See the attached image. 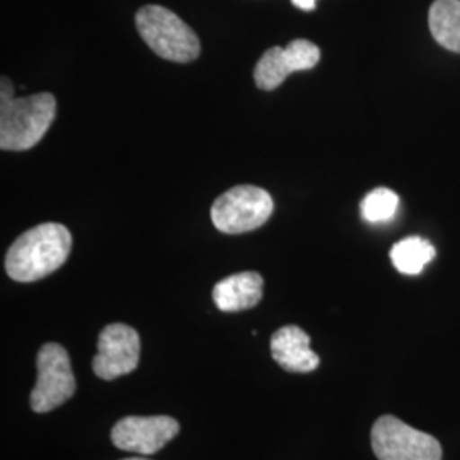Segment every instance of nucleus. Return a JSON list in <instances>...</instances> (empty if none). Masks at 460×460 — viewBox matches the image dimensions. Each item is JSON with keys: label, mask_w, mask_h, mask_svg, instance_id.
<instances>
[{"label": "nucleus", "mask_w": 460, "mask_h": 460, "mask_svg": "<svg viewBox=\"0 0 460 460\" xmlns=\"http://www.w3.org/2000/svg\"><path fill=\"white\" fill-rule=\"evenodd\" d=\"M180 431V425L171 416H127L111 429L113 444L142 456L159 452Z\"/></svg>", "instance_id": "obj_9"}, {"label": "nucleus", "mask_w": 460, "mask_h": 460, "mask_svg": "<svg viewBox=\"0 0 460 460\" xmlns=\"http://www.w3.org/2000/svg\"><path fill=\"white\" fill-rule=\"evenodd\" d=\"M429 31L444 49L460 53V0H437L429 7Z\"/></svg>", "instance_id": "obj_12"}, {"label": "nucleus", "mask_w": 460, "mask_h": 460, "mask_svg": "<svg viewBox=\"0 0 460 460\" xmlns=\"http://www.w3.org/2000/svg\"><path fill=\"white\" fill-rule=\"evenodd\" d=\"M292 4L302 11H314L315 9V0H292Z\"/></svg>", "instance_id": "obj_15"}, {"label": "nucleus", "mask_w": 460, "mask_h": 460, "mask_svg": "<svg viewBox=\"0 0 460 460\" xmlns=\"http://www.w3.org/2000/svg\"><path fill=\"white\" fill-rule=\"evenodd\" d=\"M123 460H147V459H140V457H135V459H123Z\"/></svg>", "instance_id": "obj_16"}, {"label": "nucleus", "mask_w": 460, "mask_h": 460, "mask_svg": "<svg viewBox=\"0 0 460 460\" xmlns=\"http://www.w3.org/2000/svg\"><path fill=\"white\" fill-rule=\"evenodd\" d=\"M135 22L142 40L161 58L176 64H188L199 57L201 45L197 33L181 17L163 5L142 7L137 13Z\"/></svg>", "instance_id": "obj_3"}, {"label": "nucleus", "mask_w": 460, "mask_h": 460, "mask_svg": "<svg viewBox=\"0 0 460 460\" xmlns=\"http://www.w3.org/2000/svg\"><path fill=\"white\" fill-rule=\"evenodd\" d=\"M435 258V247L421 237H406L391 249V261L399 273L418 275Z\"/></svg>", "instance_id": "obj_13"}, {"label": "nucleus", "mask_w": 460, "mask_h": 460, "mask_svg": "<svg viewBox=\"0 0 460 460\" xmlns=\"http://www.w3.org/2000/svg\"><path fill=\"white\" fill-rule=\"evenodd\" d=\"M372 448L378 460H442V445L435 437L395 416H380L376 421Z\"/></svg>", "instance_id": "obj_5"}, {"label": "nucleus", "mask_w": 460, "mask_h": 460, "mask_svg": "<svg viewBox=\"0 0 460 460\" xmlns=\"http://www.w3.org/2000/svg\"><path fill=\"white\" fill-rule=\"evenodd\" d=\"M273 198L258 186L239 184L215 199L210 217L224 234L260 229L273 214Z\"/></svg>", "instance_id": "obj_4"}, {"label": "nucleus", "mask_w": 460, "mask_h": 460, "mask_svg": "<svg viewBox=\"0 0 460 460\" xmlns=\"http://www.w3.org/2000/svg\"><path fill=\"white\" fill-rule=\"evenodd\" d=\"M321 60V49L313 41L294 40L285 49H266L254 68V83L263 91H273L292 74L311 70Z\"/></svg>", "instance_id": "obj_8"}, {"label": "nucleus", "mask_w": 460, "mask_h": 460, "mask_svg": "<svg viewBox=\"0 0 460 460\" xmlns=\"http://www.w3.org/2000/svg\"><path fill=\"white\" fill-rule=\"evenodd\" d=\"M140 360V338L135 329L115 323L101 331L93 370L102 380H115L133 372Z\"/></svg>", "instance_id": "obj_7"}, {"label": "nucleus", "mask_w": 460, "mask_h": 460, "mask_svg": "<svg viewBox=\"0 0 460 460\" xmlns=\"http://www.w3.org/2000/svg\"><path fill=\"white\" fill-rule=\"evenodd\" d=\"M72 249V234L62 224H40L26 230L9 247L7 275L21 283L45 279L66 263Z\"/></svg>", "instance_id": "obj_1"}, {"label": "nucleus", "mask_w": 460, "mask_h": 460, "mask_svg": "<svg viewBox=\"0 0 460 460\" xmlns=\"http://www.w3.org/2000/svg\"><path fill=\"white\" fill-rule=\"evenodd\" d=\"M271 357L281 368L307 374L319 367V357L311 349V336L298 326L279 328L271 336Z\"/></svg>", "instance_id": "obj_10"}, {"label": "nucleus", "mask_w": 460, "mask_h": 460, "mask_svg": "<svg viewBox=\"0 0 460 460\" xmlns=\"http://www.w3.org/2000/svg\"><path fill=\"white\" fill-rule=\"evenodd\" d=\"M38 380L31 393L34 412H49L62 406L75 393V377L64 346H41L38 358Z\"/></svg>", "instance_id": "obj_6"}, {"label": "nucleus", "mask_w": 460, "mask_h": 460, "mask_svg": "<svg viewBox=\"0 0 460 460\" xmlns=\"http://www.w3.org/2000/svg\"><path fill=\"white\" fill-rule=\"evenodd\" d=\"M399 208V197L389 188H377L363 198L360 210L362 217L370 224L389 222Z\"/></svg>", "instance_id": "obj_14"}, {"label": "nucleus", "mask_w": 460, "mask_h": 460, "mask_svg": "<svg viewBox=\"0 0 460 460\" xmlns=\"http://www.w3.org/2000/svg\"><path fill=\"white\" fill-rule=\"evenodd\" d=\"M57 115V101L49 93L16 98L13 83L2 77L0 87V147L28 150L49 132Z\"/></svg>", "instance_id": "obj_2"}, {"label": "nucleus", "mask_w": 460, "mask_h": 460, "mask_svg": "<svg viewBox=\"0 0 460 460\" xmlns=\"http://www.w3.org/2000/svg\"><path fill=\"white\" fill-rule=\"evenodd\" d=\"M263 277L256 271H244L220 279L212 294L215 305L224 313L251 309L258 305L263 296Z\"/></svg>", "instance_id": "obj_11"}]
</instances>
